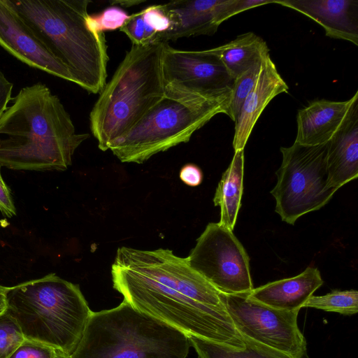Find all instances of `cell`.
Listing matches in <instances>:
<instances>
[{
    "mask_svg": "<svg viewBox=\"0 0 358 358\" xmlns=\"http://www.w3.org/2000/svg\"><path fill=\"white\" fill-rule=\"evenodd\" d=\"M113 288L135 309L183 332L243 351L220 292L169 249L121 247L111 267Z\"/></svg>",
    "mask_w": 358,
    "mask_h": 358,
    "instance_id": "obj_1",
    "label": "cell"
},
{
    "mask_svg": "<svg viewBox=\"0 0 358 358\" xmlns=\"http://www.w3.org/2000/svg\"><path fill=\"white\" fill-rule=\"evenodd\" d=\"M89 134H78L59 97L41 83L22 88L0 117V166L65 171Z\"/></svg>",
    "mask_w": 358,
    "mask_h": 358,
    "instance_id": "obj_2",
    "label": "cell"
},
{
    "mask_svg": "<svg viewBox=\"0 0 358 358\" xmlns=\"http://www.w3.org/2000/svg\"><path fill=\"white\" fill-rule=\"evenodd\" d=\"M76 85L100 93L106 84L108 56L103 33L87 24L90 0H10Z\"/></svg>",
    "mask_w": 358,
    "mask_h": 358,
    "instance_id": "obj_3",
    "label": "cell"
},
{
    "mask_svg": "<svg viewBox=\"0 0 358 358\" xmlns=\"http://www.w3.org/2000/svg\"><path fill=\"white\" fill-rule=\"evenodd\" d=\"M165 43L132 45L99 93L90 113V127L100 150H108L164 96Z\"/></svg>",
    "mask_w": 358,
    "mask_h": 358,
    "instance_id": "obj_4",
    "label": "cell"
},
{
    "mask_svg": "<svg viewBox=\"0 0 358 358\" xmlns=\"http://www.w3.org/2000/svg\"><path fill=\"white\" fill-rule=\"evenodd\" d=\"M6 305L25 339L69 356L92 313L79 285L55 273L6 287Z\"/></svg>",
    "mask_w": 358,
    "mask_h": 358,
    "instance_id": "obj_5",
    "label": "cell"
},
{
    "mask_svg": "<svg viewBox=\"0 0 358 358\" xmlns=\"http://www.w3.org/2000/svg\"><path fill=\"white\" fill-rule=\"evenodd\" d=\"M189 337L123 301L92 312L71 358H187Z\"/></svg>",
    "mask_w": 358,
    "mask_h": 358,
    "instance_id": "obj_6",
    "label": "cell"
},
{
    "mask_svg": "<svg viewBox=\"0 0 358 358\" xmlns=\"http://www.w3.org/2000/svg\"><path fill=\"white\" fill-rule=\"evenodd\" d=\"M231 90L205 98L165 89L163 98L109 149L122 162L142 164L153 155L189 141L214 116L228 115Z\"/></svg>",
    "mask_w": 358,
    "mask_h": 358,
    "instance_id": "obj_7",
    "label": "cell"
},
{
    "mask_svg": "<svg viewBox=\"0 0 358 358\" xmlns=\"http://www.w3.org/2000/svg\"><path fill=\"white\" fill-rule=\"evenodd\" d=\"M327 143L303 145L294 142L280 148L282 161L271 194L275 199V211L287 224L293 225L301 216L320 209L337 191L329 180Z\"/></svg>",
    "mask_w": 358,
    "mask_h": 358,
    "instance_id": "obj_8",
    "label": "cell"
},
{
    "mask_svg": "<svg viewBox=\"0 0 358 358\" xmlns=\"http://www.w3.org/2000/svg\"><path fill=\"white\" fill-rule=\"evenodd\" d=\"M221 299L248 349L262 358H305L307 343L298 326L299 311L275 309L248 296L226 294Z\"/></svg>",
    "mask_w": 358,
    "mask_h": 358,
    "instance_id": "obj_9",
    "label": "cell"
},
{
    "mask_svg": "<svg viewBox=\"0 0 358 358\" xmlns=\"http://www.w3.org/2000/svg\"><path fill=\"white\" fill-rule=\"evenodd\" d=\"M187 258L221 293L248 294L254 288L248 253L233 231L219 222L206 226Z\"/></svg>",
    "mask_w": 358,
    "mask_h": 358,
    "instance_id": "obj_10",
    "label": "cell"
},
{
    "mask_svg": "<svg viewBox=\"0 0 358 358\" xmlns=\"http://www.w3.org/2000/svg\"><path fill=\"white\" fill-rule=\"evenodd\" d=\"M162 76L166 90L205 98L229 92L234 82L222 64L208 50H178L168 43L163 51Z\"/></svg>",
    "mask_w": 358,
    "mask_h": 358,
    "instance_id": "obj_11",
    "label": "cell"
},
{
    "mask_svg": "<svg viewBox=\"0 0 358 358\" xmlns=\"http://www.w3.org/2000/svg\"><path fill=\"white\" fill-rule=\"evenodd\" d=\"M0 46L31 68L76 83L69 69L52 53L10 0H0Z\"/></svg>",
    "mask_w": 358,
    "mask_h": 358,
    "instance_id": "obj_12",
    "label": "cell"
},
{
    "mask_svg": "<svg viewBox=\"0 0 358 358\" xmlns=\"http://www.w3.org/2000/svg\"><path fill=\"white\" fill-rule=\"evenodd\" d=\"M358 112V91L348 100L320 99L298 110L295 143L303 145L327 143Z\"/></svg>",
    "mask_w": 358,
    "mask_h": 358,
    "instance_id": "obj_13",
    "label": "cell"
},
{
    "mask_svg": "<svg viewBox=\"0 0 358 358\" xmlns=\"http://www.w3.org/2000/svg\"><path fill=\"white\" fill-rule=\"evenodd\" d=\"M227 0H177L160 4L171 20L169 30L157 34L152 42L176 41L180 38L213 35L222 23Z\"/></svg>",
    "mask_w": 358,
    "mask_h": 358,
    "instance_id": "obj_14",
    "label": "cell"
},
{
    "mask_svg": "<svg viewBox=\"0 0 358 358\" xmlns=\"http://www.w3.org/2000/svg\"><path fill=\"white\" fill-rule=\"evenodd\" d=\"M319 24L327 36L358 45L357 0H278Z\"/></svg>",
    "mask_w": 358,
    "mask_h": 358,
    "instance_id": "obj_15",
    "label": "cell"
},
{
    "mask_svg": "<svg viewBox=\"0 0 358 358\" xmlns=\"http://www.w3.org/2000/svg\"><path fill=\"white\" fill-rule=\"evenodd\" d=\"M288 90V85L268 55L262 60L259 76L246 97L235 122L233 138L234 152L244 150L252 129L266 106L274 97L287 92Z\"/></svg>",
    "mask_w": 358,
    "mask_h": 358,
    "instance_id": "obj_16",
    "label": "cell"
},
{
    "mask_svg": "<svg viewBox=\"0 0 358 358\" xmlns=\"http://www.w3.org/2000/svg\"><path fill=\"white\" fill-rule=\"evenodd\" d=\"M323 282L319 270L308 266L296 276L253 288L248 296L275 309L299 311Z\"/></svg>",
    "mask_w": 358,
    "mask_h": 358,
    "instance_id": "obj_17",
    "label": "cell"
},
{
    "mask_svg": "<svg viewBox=\"0 0 358 358\" xmlns=\"http://www.w3.org/2000/svg\"><path fill=\"white\" fill-rule=\"evenodd\" d=\"M329 180L337 190L358 176V112L327 143Z\"/></svg>",
    "mask_w": 358,
    "mask_h": 358,
    "instance_id": "obj_18",
    "label": "cell"
},
{
    "mask_svg": "<svg viewBox=\"0 0 358 358\" xmlns=\"http://www.w3.org/2000/svg\"><path fill=\"white\" fill-rule=\"evenodd\" d=\"M208 51L222 64L233 80L269 55L266 43L253 32L239 35Z\"/></svg>",
    "mask_w": 358,
    "mask_h": 358,
    "instance_id": "obj_19",
    "label": "cell"
},
{
    "mask_svg": "<svg viewBox=\"0 0 358 358\" xmlns=\"http://www.w3.org/2000/svg\"><path fill=\"white\" fill-rule=\"evenodd\" d=\"M244 152H234L232 161L223 173L213 198L214 205L220 208L222 225L233 231L241 207L243 189Z\"/></svg>",
    "mask_w": 358,
    "mask_h": 358,
    "instance_id": "obj_20",
    "label": "cell"
},
{
    "mask_svg": "<svg viewBox=\"0 0 358 358\" xmlns=\"http://www.w3.org/2000/svg\"><path fill=\"white\" fill-rule=\"evenodd\" d=\"M303 308H312L345 315L358 312V292L355 289L333 290L322 296H311Z\"/></svg>",
    "mask_w": 358,
    "mask_h": 358,
    "instance_id": "obj_21",
    "label": "cell"
},
{
    "mask_svg": "<svg viewBox=\"0 0 358 358\" xmlns=\"http://www.w3.org/2000/svg\"><path fill=\"white\" fill-rule=\"evenodd\" d=\"M262 63V61L256 63L234 80L228 116L234 122L237 120L241 107L259 76Z\"/></svg>",
    "mask_w": 358,
    "mask_h": 358,
    "instance_id": "obj_22",
    "label": "cell"
},
{
    "mask_svg": "<svg viewBox=\"0 0 358 358\" xmlns=\"http://www.w3.org/2000/svg\"><path fill=\"white\" fill-rule=\"evenodd\" d=\"M198 358H260L249 349L243 351L234 350L227 346L196 336H188Z\"/></svg>",
    "mask_w": 358,
    "mask_h": 358,
    "instance_id": "obj_23",
    "label": "cell"
},
{
    "mask_svg": "<svg viewBox=\"0 0 358 358\" xmlns=\"http://www.w3.org/2000/svg\"><path fill=\"white\" fill-rule=\"evenodd\" d=\"M130 15L118 6L112 5L101 13L87 16L86 22L90 30L96 34L120 29Z\"/></svg>",
    "mask_w": 358,
    "mask_h": 358,
    "instance_id": "obj_24",
    "label": "cell"
},
{
    "mask_svg": "<svg viewBox=\"0 0 358 358\" xmlns=\"http://www.w3.org/2000/svg\"><path fill=\"white\" fill-rule=\"evenodd\" d=\"M24 339L14 318L6 310L0 313V358H9Z\"/></svg>",
    "mask_w": 358,
    "mask_h": 358,
    "instance_id": "obj_25",
    "label": "cell"
},
{
    "mask_svg": "<svg viewBox=\"0 0 358 358\" xmlns=\"http://www.w3.org/2000/svg\"><path fill=\"white\" fill-rule=\"evenodd\" d=\"M145 25V34L143 44L151 43L157 34L163 33L169 29L171 22L164 13L160 4L153 5L142 10Z\"/></svg>",
    "mask_w": 358,
    "mask_h": 358,
    "instance_id": "obj_26",
    "label": "cell"
},
{
    "mask_svg": "<svg viewBox=\"0 0 358 358\" xmlns=\"http://www.w3.org/2000/svg\"><path fill=\"white\" fill-rule=\"evenodd\" d=\"M57 350L39 341L24 339L9 358H55Z\"/></svg>",
    "mask_w": 358,
    "mask_h": 358,
    "instance_id": "obj_27",
    "label": "cell"
},
{
    "mask_svg": "<svg viewBox=\"0 0 358 358\" xmlns=\"http://www.w3.org/2000/svg\"><path fill=\"white\" fill-rule=\"evenodd\" d=\"M131 40L132 45H141L143 43L145 25L143 19V12L130 15L128 20L120 29Z\"/></svg>",
    "mask_w": 358,
    "mask_h": 358,
    "instance_id": "obj_28",
    "label": "cell"
},
{
    "mask_svg": "<svg viewBox=\"0 0 358 358\" xmlns=\"http://www.w3.org/2000/svg\"><path fill=\"white\" fill-rule=\"evenodd\" d=\"M0 211L7 217H12L16 215V208L14 205L10 189L3 180L0 166Z\"/></svg>",
    "mask_w": 358,
    "mask_h": 358,
    "instance_id": "obj_29",
    "label": "cell"
},
{
    "mask_svg": "<svg viewBox=\"0 0 358 358\" xmlns=\"http://www.w3.org/2000/svg\"><path fill=\"white\" fill-rule=\"evenodd\" d=\"M179 176L182 182L190 187L199 186L203 180L201 169L194 164L184 165L180 171Z\"/></svg>",
    "mask_w": 358,
    "mask_h": 358,
    "instance_id": "obj_30",
    "label": "cell"
},
{
    "mask_svg": "<svg viewBox=\"0 0 358 358\" xmlns=\"http://www.w3.org/2000/svg\"><path fill=\"white\" fill-rule=\"evenodd\" d=\"M13 84L0 71V117L6 110L8 102L12 99Z\"/></svg>",
    "mask_w": 358,
    "mask_h": 358,
    "instance_id": "obj_31",
    "label": "cell"
},
{
    "mask_svg": "<svg viewBox=\"0 0 358 358\" xmlns=\"http://www.w3.org/2000/svg\"><path fill=\"white\" fill-rule=\"evenodd\" d=\"M6 287L0 285V313L6 310Z\"/></svg>",
    "mask_w": 358,
    "mask_h": 358,
    "instance_id": "obj_32",
    "label": "cell"
},
{
    "mask_svg": "<svg viewBox=\"0 0 358 358\" xmlns=\"http://www.w3.org/2000/svg\"><path fill=\"white\" fill-rule=\"evenodd\" d=\"M142 1H111L113 4H120L124 6H132L142 3Z\"/></svg>",
    "mask_w": 358,
    "mask_h": 358,
    "instance_id": "obj_33",
    "label": "cell"
},
{
    "mask_svg": "<svg viewBox=\"0 0 358 358\" xmlns=\"http://www.w3.org/2000/svg\"><path fill=\"white\" fill-rule=\"evenodd\" d=\"M55 358H71V356L57 350Z\"/></svg>",
    "mask_w": 358,
    "mask_h": 358,
    "instance_id": "obj_34",
    "label": "cell"
},
{
    "mask_svg": "<svg viewBox=\"0 0 358 358\" xmlns=\"http://www.w3.org/2000/svg\"><path fill=\"white\" fill-rule=\"evenodd\" d=\"M260 358H262V357H260Z\"/></svg>",
    "mask_w": 358,
    "mask_h": 358,
    "instance_id": "obj_35",
    "label": "cell"
}]
</instances>
